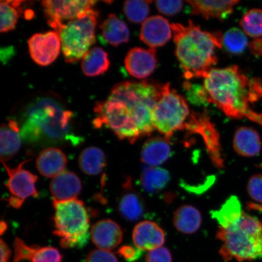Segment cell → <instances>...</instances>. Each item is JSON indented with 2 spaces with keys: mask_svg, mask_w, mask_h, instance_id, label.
<instances>
[{
  "mask_svg": "<svg viewBox=\"0 0 262 262\" xmlns=\"http://www.w3.org/2000/svg\"><path fill=\"white\" fill-rule=\"evenodd\" d=\"M204 86L209 103L214 104L231 119L247 118L261 124L262 115L251 104L262 98V84L258 78L250 79L236 65L213 68L205 78Z\"/></svg>",
  "mask_w": 262,
  "mask_h": 262,
  "instance_id": "obj_1",
  "label": "cell"
},
{
  "mask_svg": "<svg viewBox=\"0 0 262 262\" xmlns=\"http://www.w3.org/2000/svg\"><path fill=\"white\" fill-rule=\"evenodd\" d=\"M74 114L54 95L37 97L26 104L21 116V135L32 145L82 142L73 132Z\"/></svg>",
  "mask_w": 262,
  "mask_h": 262,
  "instance_id": "obj_2",
  "label": "cell"
},
{
  "mask_svg": "<svg viewBox=\"0 0 262 262\" xmlns=\"http://www.w3.org/2000/svg\"><path fill=\"white\" fill-rule=\"evenodd\" d=\"M176 56L186 79L205 78L217 63L215 49L222 48L220 32L203 31L189 20L188 25L171 24Z\"/></svg>",
  "mask_w": 262,
  "mask_h": 262,
  "instance_id": "obj_3",
  "label": "cell"
},
{
  "mask_svg": "<svg viewBox=\"0 0 262 262\" xmlns=\"http://www.w3.org/2000/svg\"><path fill=\"white\" fill-rule=\"evenodd\" d=\"M163 87L152 81H123L115 85L108 98L135 123L141 136H149L155 129L152 113Z\"/></svg>",
  "mask_w": 262,
  "mask_h": 262,
  "instance_id": "obj_4",
  "label": "cell"
},
{
  "mask_svg": "<svg viewBox=\"0 0 262 262\" xmlns=\"http://www.w3.org/2000/svg\"><path fill=\"white\" fill-rule=\"evenodd\" d=\"M220 254L225 261H251L262 258V223L244 211L227 227L219 228Z\"/></svg>",
  "mask_w": 262,
  "mask_h": 262,
  "instance_id": "obj_5",
  "label": "cell"
},
{
  "mask_svg": "<svg viewBox=\"0 0 262 262\" xmlns=\"http://www.w3.org/2000/svg\"><path fill=\"white\" fill-rule=\"evenodd\" d=\"M55 209L54 234L60 237L64 248H82L90 235V218L83 202L73 201L53 203Z\"/></svg>",
  "mask_w": 262,
  "mask_h": 262,
  "instance_id": "obj_6",
  "label": "cell"
},
{
  "mask_svg": "<svg viewBox=\"0 0 262 262\" xmlns=\"http://www.w3.org/2000/svg\"><path fill=\"white\" fill-rule=\"evenodd\" d=\"M98 15L96 10L91 9L79 18L68 21L59 29L57 33L67 63H77L96 42Z\"/></svg>",
  "mask_w": 262,
  "mask_h": 262,
  "instance_id": "obj_7",
  "label": "cell"
},
{
  "mask_svg": "<svg viewBox=\"0 0 262 262\" xmlns=\"http://www.w3.org/2000/svg\"><path fill=\"white\" fill-rule=\"evenodd\" d=\"M191 115L186 100L169 83L163 84L162 94L154 109L155 129L170 140L176 130L184 129Z\"/></svg>",
  "mask_w": 262,
  "mask_h": 262,
  "instance_id": "obj_8",
  "label": "cell"
},
{
  "mask_svg": "<svg viewBox=\"0 0 262 262\" xmlns=\"http://www.w3.org/2000/svg\"><path fill=\"white\" fill-rule=\"evenodd\" d=\"M26 160L16 167L11 168L5 162H2L8 172V180L6 183L11 195L8 199L10 205L15 209L21 207L23 204L29 198L38 196L36 183L37 176L23 168L24 164L28 162Z\"/></svg>",
  "mask_w": 262,
  "mask_h": 262,
  "instance_id": "obj_9",
  "label": "cell"
},
{
  "mask_svg": "<svg viewBox=\"0 0 262 262\" xmlns=\"http://www.w3.org/2000/svg\"><path fill=\"white\" fill-rule=\"evenodd\" d=\"M97 1H51L47 0L41 2L42 7L48 24L54 31L58 32L65 21H70L79 18L97 4Z\"/></svg>",
  "mask_w": 262,
  "mask_h": 262,
  "instance_id": "obj_10",
  "label": "cell"
},
{
  "mask_svg": "<svg viewBox=\"0 0 262 262\" xmlns=\"http://www.w3.org/2000/svg\"><path fill=\"white\" fill-rule=\"evenodd\" d=\"M185 129L190 133L198 134L202 136L213 162L219 168L222 167L223 159L219 133L206 111L202 113H191Z\"/></svg>",
  "mask_w": 262,
  "mask_h": 262,
  "instance_id": "obj_11",
  "label": "cell"
},
{
  "mask_svg": "<svg viewBox=\"0 0 262 262\" xmlns=\"http://www.w3.org/2000/svg\"><path fill=\"white\" fill-rule=\"evenodd\" d=\"M28 47L35 63L47 67L53 63L60 54L61 42L57 32L48 31L33 35L29 39Z\"/></svg>",
  "mask_w": 262,
  "mask_h": 262,
  "instance_id": "obj_12",
  "label": "cell"
},
{
  "mask_svg": "<svg viewBox=\"0 0 262 262\" xmlns=\"http://www.w3.org/2000/svg\"><path fill=\"white\" fill-rule=\"evenodd\" d=\"M158 60L155 49L134 48L127 52L124 66L128 74L138 79L147 78L155 71Z\"/></svg>",
  "mask_w": 262,
  "mask_h": 262,
  "instance_id": "obj_13",
  "label": "cell"
},
{
  "mask_svg": "<svg viewBox=\"0 0 262 262\" xmlns=\"http://www.w3.org/2000/svg\"><path fill=\"white\" fill-rule=\"evenodd\" d=\"M171 25L162 16H150L143 23L140 38L150 48L156 49L165 45L172 37Z\"/></svg>",
  "mask_w": 262,
  "mask_h": 262,
  "instance_id": "obj_14",
  "label": "cell"
},
{
  "mask_svg": "<svg viewBox=\"0 0 262 262\" xmlns=\"http://www.w3.org/2000/svg\"><path fill=\"white\" fill-rule=\"evenodd\" d=\"M91 237L100 250L111 251L117 248L123 239V231L116 222L104 219L96 223L91 228Z\"/></svg>",
  "mask_w": 262,
  "mask_h": 262,
  "instance_id": "obj_15",
  "label": "cell"
},
{
  "mask_svg": "<svg viewBox=\"0 0 262 262\" xmlns=\"http://www.w3.org/2000/svg\"><path fill=\"white\" fill-rule=\"evenodd\" d=\"M165 233L155 222H141L134 228L133 239L134 245L139 250L152 251L160 248L165 243Z\"/></svg>",
  "mask_w": 262,
  "mask_h": 262,
  "instance_id": "obj_16",
  "label": "cell"
},
{
  "mask_svg": "<svg viewBox=\"0 0 262 262\" xmlns=\"http://www.w3.org/2000/svg\"><path fill=\"white\" fill-rule=\"evenodd\" d=\"M82 189L81 180L74 172L64 171L54 178L50 183L53 203L77 199Z\"/></svg>",
  "mask_w": 262,
  "mask_h": 262,
  "instance_id": "obj_17",
  "label": "cell"
},
{
  "mask_svg": "<svg viewBox=\"0 0 262 262\" xmlns=\"http://www.w3.org/2000/svg\"><path fill=\"white\" fill-rule=\"evenodd\" d=\"M186 3L191 6L192 14L201 15L206 19L217 18L224 21L233 12L234 8L239 1H210V0H194Z\"/></svg>",
  "mask_w": 262,
  "mask_h": 262,
  "instance_id": "obj_18",
  "label": "cell"
},
{
  "mask_svg": "<svg viewBox=\"0 0 262 262\" xmlns=\"http://www.w3.org/2000/svg\"><path fill=\"white\" fill-rule=\"evenodd\" d=\"M67 162V156L60 149L48 147L40 153L36 165L42 176L55 178L64 172Z\"/></svg>",
  "mask_w": 262,
  "mask_h": 262,
  "instance_id": "obj_19",
  "label": "cell"
},
{
  "mask_svg": "<svg viewBox=\"0 0 262 262\" xmlns=\"http://www.w3.org/2000/svg\"><path fill=\"white\" fill-rule=\"evenodd\" d=\"M21 129L16 120L10 119L3 124L0 130L1 161H8L19 151L21 145Z\"/></svg>",
  "mask_w": 262,
  "mask_h": 262,
  "instance_id": "obj_20",
  "label": "cell"
},
{
  "mask_svg": "<svg viewBox=\"0 0 262 262\" xmlns=\"http://www.w3.org/2000/svg\"><path fill=\"white\" fill-rule=\"evenodd\" d=\"M172 149L169 140L160 137H154L146 140L141 152V160L149 166H157L169 159Z\"/></svg>",
  "mask_w": 262,
  "mask_h": 262,
  "instance_id": "obj_21",
  "label": "cell"
},
{
  "mask_svg": "<svg viewBox=\"0 0 262 262\" xmlns=\"http://www.w3.org/2000/svg\"><path fill=\"white\" fill-rule=\"evenodd\" d=\"M261 140L256 130L252 127L242 126L235 131L233 147L235 152L244 157L256 156L261 150Z\"/></svg>",
  "mask_w": 262,
  "mask_h": 262,
  "instance_id": "obj_22",
  "label": "cell"
},
{
  "mask_svg": "<svg viewBox=\"0 0 262 262\" xmlns=\"http://www.w3.org/2000/svg\"><path fill=\"white\" fill-rule=\"evenodd\" d=\"M100 28L104 40L113 47H119L129 40L128 27L116 14H110L100 25Z\"/></svg>",
  "mask_w": 262,
  "mask_h": 262,
  "instance_id": "obj_23",
  "label": "cell"
},
{
  "mask_svg": "<svg viewBox=\"0 0 262 262\" xmlns=\"http://www.w3.org/2000/svg\"><path fill=\"white\" fill-rule=\"evenodd\" d=\"M126 191L124 193L119 202V211L122 217L129 221L139 220L145 212V206L141 196L130 190V180L127 179L124 184Z\"/></svg>",
  "mask_w": 262,
  "mask_h": 262,
  "instance_id": "obj_24",
  "label": "cell"
},
{
  "mask_svg": "<svg viewBox=\"0 0 262 262\" xmlns=\"http://www.w3.org/2000/svg\"><path fill=\"white\" fill-rule=\"evenodd\" d=\"M202 215L198 209L192 205L180 206L173 215V225L183 234H193L198 230L202 224Z\"/></svg>",
  "mask_w": 262,
  "mask_h": 262,
  "instance_id": "obj_25",
  "label": "cell"
},
{
  "mask_svg": "<svg viewBox=\"0 0 262 262\" xmlns=\"http://www.w3.org/2000/svg\"><path fill=\"white\" fill-rule=\"evenodd\" d=\"M110 66L107 52L99 47L91 48L82 58L81 70L87 77L99 76L106 73Z\"/></svg>",
  "mask_w": 262,
  "mask_h": 262,
  "instance_id": "obj_26",
  "label": "cell"
},
{
  "mask_svg": "<svg viewBox=\"0 0 262 262\" xmlns=\"http://www.w3.org/2000/svg\"><path fill=\"white\" fill-rule=\"evenodd\" d=\"M78 165L85 174L97 176L103 171L106 165L105 155L102 150L95 146L86 147L81 152Z\"/></svg>",
  "mask_w": 262,
  "mask_h": 262,
  "instance_id": "obj_27",
  "label": "cell"
},
{
  "mask_svg": "<svg viewBox=\"0 0 262 262\" xmlns=\"http://www.w3.org/2000/svg\"><path fill=\"white\" fill-rule=\"evenodd\" d=\"M170 173L165 169L155 166L144 167L141 174L142 188L150 194L158 192L165 188L170 181Z\"/></svg>",
  "mask_w": 262,
  "mask_h": 262,
  "instance_id": "obj_28",
  "label": "cell"
},
{
  "mask_svg": "<svg viewBox=\"0 0 262 262\" xmlns=\"http://www.w3.org/2000/svg\"><path fill=\"white\" fill-rule=\"evenodd\" d=\"M243 212L241 202L237 196H231L220 209L212 211L211 215L212 218L217 222L219 228H225Z\"/></svg>",
  "mask_w": 262,
  "mask_h": 262,
  "instance_id": "obj_29",
  "label": "cell"
},
{
  "mask_svg": "<svg viewBox=\"0 0 262 262\" xmlns=\"http://www.w3.org/2000/svg\"><path fill=\"white\" fill-rule=\"evenodd\" d=\"M22 2L2 1L0 3L1 21L0 31L8 32L14 30L19 18L18 9Z\"/></svg>",
  "mask_w": 262,
  "mask_h": 262,
  "instance_id": "obj_30",
  "label": "cell"
},
{
  "mask_svg": "<svg viewBox=\"0 0 262 262\" xmlns=\"http://www.w3.org/2000/svg\"><path fill=\"white\" fill-rule=\"evenodd\" d=\"M222 44L229 54L234 55L243 53L249 45L245 32L236 28H231L225 33L223 36Z\"/></svg>",
  "mask_w": 262,
  "mask_h": 262,
  "instance_id": "obj_31",
  "label": "cell"
},
{
  "mask_svg": "<svg viewBox=\"0 0 262 262\" xmlns=\"http://www.w3.org/2000/svg\"><path fill=\"white\" fill-rule=\"evenodd\" d=\"M240 25L246 35L258 38L262 37V10L253 9L242 16Z\"/></svg>",
  "mask_w": 262,
  "mask_h": 262,
  "instance_id": "obj_32",
  "label": "cell"
},
{
  "mask_svg": "<svg viewBox=\"0 0 262 262\" xmlns=\"http://www.w3.org/2000/svg\"><path fill=\"white\" fill-rule=\"evenodd\" d=\"M152 1H139L130 0L124 2L123 12L130 23L139 24L143 23L149 15V5Z\"/></svg>",
  "mask_w": 262,
  "mask_h": 262,
  "instance_id": "obj_33",
  "label": "cell"
},
{
  "mask_svg": "<svg viewBox=\"0 0 262 262\" xmlns=\"http://www.w3.org/2000/svg\"><path fill=\"white\" fill-rule=\"evenodd\" d=\"M183 89L188 101L194 105H206L209 103L208 94L204 86L186 81L183 83Z\"/></svg>",
  "mask_w": 262,
  "mask_h": 262,
  "instance_id": "obj_34",
  "label": "cell"
},
{
  "mask_svg": "<svg viewBox=\"0 0 262 262\" xmlns=\"http://www.w3.org/2000/svg\"><path fill=\"white\" fill-rule=\"evenodd\" d=\"M38 248L39 247L37 246L29 247L21 239L16 237L14 242L15 254L13 262L32 260Z\"/></svg>",
  "mask_w": 262,
  "mask_h": 262,
  "instance_id": "obj_35",
  "label": "cell"
},
{
  "mask_svg": "<svg viewBox=\"0 0 262 262\" xmlns=\"http://www.w3.org/2000/svg\"><path fill=\"white\" fill-rule=\"evenodd\" d=\"M62 255L57 248L39 247L33 257L32 262H61Z\"/></svg>",
  "mask_w": 262,
  "mask_h": 262,
  "instance_id": "obj_36",
  "label": "cell"
},
{
  "mask_svg": "<svg viewBox=\"0 0 262 262\" xmlns=\"http://www.w3.org/2000/svg\"><path fill=\"white\" fill-rule=\"evenodd\" d=\"M156 7L160 14L166 16L178 14L182 11L184 2L183 1H156Z\"/></svg>",
  "mask_w": 262,
  "mask_h": 262,
  "instance_id": "obj_37",
  "label": "cell"
},
{
  "mask_svg": "<svg viewBox=\"0 0 262 262\" xmlns=\"http://www.w3.org/2000/svg\"><path fill=\"white\" fill-rule=\"evenodd\" d=\"M247 189L251 199L262 204V173L251 177L248 183Z\"/></svg>",
  "mask_w": 262,
  "mask_h": 262,
  "instance_id": "obj_38",
  "label": "cell"
},
{
  "mask_svg": "<svg viewBox=\"0 0 262 262\" xmlns=\"http://www.w3.org/2000/svg\"><path fill=\"white\" fill-rule=\"evenodd\" d=\"M85 262H118V260L110 251L98 249L90 252Z\"/></svg>",
  "mask_w": 262,
  "mask_h": 262,
  "instance_id": "obj_39",
  "label": "cell"
},
{
  "mask_svg": "<svg viewBox=\"0 0 262 262\" xmlns=\"http://www.w3.org/2000/svg\"><path fill=\"white\" fill-rule=\"evenodd\" d=\"M146 262H172V256L166 248H159L150 251L146 257Z\"/></svg>",
  "mask_w": 262,
  "mask_h": 262,
  "instance_id": "obj_40",
  "label": "cell"
},
{
  "mask_svg": "<svg viewBox=\"0 0 262 262\" xmlns=\"http://www.w3.org/2000/svg\"><path fill=\"white\" fill-rule=\"evenodd\" d=\"M143 251L139 248H134L129 245H124L121 247L118 253L124 259L128 261H134L139 258L142 255Z\"/></svg>",
  "mask_w": 262,
  "mask_h": 262,
  "instance_id": "obj_41",
  "label": "cell"
},
{
  "mask_svg": "<svg viewBox=\"0 0 262 262\" xmlns=\"http://www.w3.org/2000/svg\"><path fill=\"white\" fill-rule=\"evenodd\" d=\"M248 48L252 54L255 56H261L262 55V38H255L250 42Z\"/></svg>",
  "mask_w": 262,
  "mask_h": 262,
  "instance_id": "obj_42",
  "label": "cell"
},
{
  "mask_svg": "<svg viewBox=\"0 0 262 262\" xmlns=\"http://www.w3.org/2000/svg\"><path fill=\"white\" fill-rule=\"evenodd\" d=\"M1 261L0 262H9L10 257H11V251L7 244L3 241V239L1 240Z\"/></svg>",
  "mask_w": 262,
  "mask_h": 262,
  "instance_id": "obj_43",
  "label": "cell"
},
{
  "mask_svg": "<svg viewBox=\"0 0 262 262\" xmlns=\"http://www.w3.org/2000/svg\"><path fill=\"white\" fill-rule=\"evenodd\" d=\"M8 228L7 224L4 221H2L1 222V226H0V232H1V234L3 235L5 233L6 229Z\"/></svg>",
  "mask_w": 262,
  "mask_h": 262,
  "instance_id": "obj_44",
  "label": "cell"
}]
</instances>
